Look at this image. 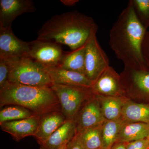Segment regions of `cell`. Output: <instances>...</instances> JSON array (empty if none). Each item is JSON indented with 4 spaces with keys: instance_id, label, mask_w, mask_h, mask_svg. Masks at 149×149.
Masks as SVG:
<instances>
[{
    "instance_id": "1",
    "label": "cell",
    "mask_w": 149,
    "mask_h": 149,
    "mask_svg": "<svg viewBox=\"0 0 149 149\" xmlns=\"http://www.w3.org/2000/svg\"><path fill=\"white\" fill-rule=\"evenodd\" d=\"M147 29L136 16L131 1L113 25L109 44L116 57L125 67L134 69L147 67L142 53V45Z\"/></svg>"
},
{
    "instance_id": "2",
    "label": "cell",
    "mask_w": 149,
    "mask_h": 149,
    "mask_svg": "<svg viewBox=\"0 0 149 149\" xmlns=\"http://www.w3.org/2000/svg\"><path fill=\"white\" fill-rule=\"evenodd\" d=\"M98 26L93 17L76 10L56 15L38 31L37 39L69 47L74 50L84 45Z\"/></svg>"
},
{
    "instance_id": "3",
    "label": "cell",
    "mask_w": 149,
    "mask_h": 149,
    "mask_svg": "<svg viewBox=\"0 0 149 149\" xmlns=\"http://www.w3.org/2000/svg\"><path fill=\"white\" fill-rule=\"evenodd\" d=\"M16 105L35 115L61 111L57 97L51 87L32 86L9 83L0 90V107Z\"/></svg>"
},
{
    "instance_id": "4",
    "label": "cell",
    "mask_w": 149,
    "mask_h": 149,
    "mask_svg": "<svg viewBox=\"0 0 149 149\" xmlns=\"http://www.w3.org/2000/svg\"><path fill=\"white\" fill-rule=\"evenodd\" d=\"M9 83L32 86L53 85L45 67L28 56L8 58Z\"/></svg>"
},
{
    "instance_id": "5",
    "label": "cell",
    "mask_w": 149,
    "mask_h": 149,
    "mask_svg": "<svg viewBox=\"0 0 149 149\" xmlns=\"http://www.w3.org/2000/svg\"><path fill=\"white\" fill-rule=\"evenodd\" d=\"M67 119L74 120L81 107L93 94L92 88L54 85L51 86Z\"/></svg>"
},
{
    "instance_id": "6",
    "label": "cell",
    "mask_w": 149,
    "mask_h": 149,
    "mask_svg": "<svg viewBox=\"0 0 149 149\" xmlns=\"http://www.w3.org/2000/svg\"><path fill=\"white\" fill-rule=\"evenodd\" d=\"M125 97L134 101L149 104V68L124 66L120 74Z\"/></svg>"
},
{
    "instance_id": "7",
    "label": "cell",
    "mask_w": 149,
    "mask_h": 149,
    "mask_svg": "<svg viewBox=\"0 0 149 149\" xmlns=\"http://www.w3.org/2000/svg\"><path fill=\"white\" fill-rule=\"evenodd\" d=\"M96 33L92 34L85 44V76L93 84L110 66L109 59L100 45Z\"/></svg>"
},
{
    "instance_id": "8",
    "label": "cell",
    "mask_w": 149,
    "mask_h": 149,
    "mask_svg": "<svg viewBox=\"0 0 149 149\" xmlns=\"http://www.w3.org/2000/svg\"><path fill=\"white\" fill-rule=\"evenodd\" d=\"M29 46L28 56L45 67L58 66L64 54L60 45L53 42L37 39Z\"/></svg>"
},
{
    "instance_id": "9",
    "label": "cell",
    "mask_w": 149,
    "mask_h": 149,
    "mask_svg": "<svg viewBox=\"0 0 149 149\" xmlns=\"http://www.w3.org/2000/svg\"><path fill=\"white\" fill-rule=\"evenodd\" d=\"M73 120L76 126V134L87 128L101 125L106 120L95 94L93 93L83 104Z\"/></svg>"
},
{
    "instance_id": "10",
    "label": "cell",
    "mask_w": 149,
    "mask_h": 149,
    "mask_svg": "<svg viewBox=\"0 0 149 149\" xmlns=\"http://www.w3.org/2000/svg\"><path fill=\"white\" fill-rule=\"evenodd\" d=\"M93 93L105 97H125L120 74L109 66L93 83Z\"/></svg>"
},
{
    "instance_id": "11",
    "label": "cell",
    "mask_w": 149,
    "mask_h": 149,
    "mask_svg": "<svg viewBox=\"0 0 149 149\" xmlns=\"http://www.w3.org/2000/svg\"><path fill=\"white\" fill-rule=\"evenodd\" d=\"M37 10L32 0H0V29L11 27L17 17Z\"/></svg>"
},
{
    "instance_id": "12",
    "label": "cell",
    "mask_w": 149,
    "mask_h": 149,
    "mask_svg": "<svg viewBox=\"0 0 149 149\" xmlns=\"http://www.w3.org/2000/svg\"><path fill=\"white\" fill-rule=\"evenodd\" d=\"M29 50V42L19 39L12 27L0 29V58L28 56Z\"/></svg>"
},
{
    "instance_id": "13",
    "label": "cell",
    "mask_w": 149,
    "mask_h": 149,
    "mask_svg": "<svg viewBox=\"0 0 149 149\" xmlns=\"http://www.w3.org/2000/svg\"><path fill=\"white\" fill-rule=\"evenodd\" d=\"M53 85L92 88L93 83L85 75L58 66L45 67Z\"/></svg>"
},
{
    "instance_id": "14",
    "label": "cell",
    "mask_w": 149,
    "mask_h": 149,
    "mask_svg": "<svg viewBox=\"0 0 149 149\" xmlns=\"http://www.w3.org/2000/svg\"><path fill=\"white\" fill-rule=\"evenodd\" d=\"M40 116L34 115L26 119L3 123L0 124L1 130L10 134L17 141L28 136H34L39 125Z\"/></svg>"
},
{
    "instance_id": "15",
    "label": "cell",
    "mask_w": 149,
    "mask_h": 149,
    "mask_svg": "<svg viewBox=\"0 0 149 149\" xmlns=\"http://www.w3.org/2000/svg\"><path fill=\"white\" fill-rule=\"evenodd\" d=\"M61 111H55L40 116L39 125L34 137L41 145L66 122Z\"/></svg>"
},
{
    "instance_id": "16",
    "label": "cell",
    "mask_w": 149,
    "mask_h": 149,
    "mask_svg": "<svg viewBox=\"0 0 149 149\" xmlns=\"http://www.w3.org/2000/svg\"><path fill=\"white\" fill-rule=\"evenodd\" d=\"M76 126L73 120H67L45 142L40 149H59L68 144L76 135Z\"/></svg>"
},
{
    "instance_id": "17",
    "label": "cell",
    "mask_w": 149,
    "mask_h": 149,
    "mask_svg": "<svg viewBox=\"0 0 149 149\" xmlns=\"http://www.w3.org/2000/svg\"><path fill=\"white\" fill-rule=\"evenodd\" d=\"M121 118L126 122L149 124V104L137 102L127 98L123 107Z\"/></svg>"
},
{
    "instance_id": "18",
    "label": "cell",
    "mask_w": 149,
    "mask_h": 149,
    "mask_svg": "<svg viewBox=\"0 0 149 149\" xmlns=\"http://www.w3.org/2000/svg\"><path fill=\"white\" fill-rule=\"evenodd\" d=\"M149 135V124L143 123H124L116 143H128L146 139Z\"/></svg>"
},
{
    "instance_id": "19",
    "label": "cell",
    "mask_w": 149,
    "mask_h": 149,
    "mask_svg": "<svg viewBox=\"0 0 149 149\" xmlns=\"http://www.w3.org/2000/svg\"><path fill=\"white\" fill-rule=\"evenodd\" d=\"M96 95L100 102L102 112L106 120H116L121 118L123 107L127 98L126 97Z\"/></svg>"
},
{
    "instance_id": "20",
    "label": "cell",
    "mask_w": 149,
    "mask_h": 149,
    "mask_svg": "<svg viewBox=\"0 0 149 149\" xmlns=\"http://www.w3.org/2000/svg\"><path fill=\"white\" fill-rule=\"evenodd\" d=\"M85 45L72 52L64 54L58 66L85 75Z\"/></svg>"
},
{
    "instance_id": "21",
    "label": "cell",
    "mask_w": 149,
    "mask_h": 149,
    "mask_svg": "<svg viewBox=\"0 0 149 149\" xmlns=\"http://www.w3.org/2000/svg\"><path fill=\"white\" fill-rule=\"evenodd\" d=\"M103 123L76 133L75 136L84 149H96L102 147Z\"/></svg>"
},
{
    "instance_id": "22",
    "label": "cell",
    "mask_w": 149,
    "mask_h": 149,
    "mask_svg": "<svg viewBox=\"0 0 149 149\" xmlns=\"http://www.w3.org/2000/svg\"><path fill=\"white\" fill-rule=\"evenodd\" d=\"M125 121L122 118L106 120L102 128V147L110 149L115 143L122 125Z\"/></svg>"
},
{
    "instance_id": "23",
    "label": "cell",
    "mask_w": 149,
    "mask_h": 149,
    "mask_svg": "<svg viewBox=\"0 0 149 149\" xmlns=\"http://www.w3.org/2000/svg\"><path fill=\"white\" fill-rule=\"evenodd\" d=\"M0 124L7 121L26 119L35 115L24 107L10 105L1 108Z\"/></svg>"
},
{
    "instance_id": "24",
    "label": "cell",
    "mask_w": 149,
    "mask_h": 149,
    "mask_svg": "<svg viewBox=\"0 0 149 149\" xmlns=\"http://www.w3.org/2000/svg\"><path fill=\"white\" fill-rule=\"evenodd\" d=\"M136 16L146 29L149 27V0H131Z\"/></svg>"
},
{
    "instance_id": "25",
    "label": "cell",
    "mask_w": 149,
    "mask_h": 149,
    "mask_svg": "<svg viewBox=\"0 0 149 149\" xmlns=\"http://www.w3.org/2000/svg\"><path fill=\"white\" fill-rule=\"evenodd\" d=\"M10 61L8 58H0V90L9 83Z\"/></svg>"
},
{
    "instance_id": "26",
    "label": "cell",
    "mask_w": 149,
    "mask_h": 149,
    "mask_svg": "<svg viewBox=\"0 0 149 149\" xmlns=\"http://www.w3.org/2000/svg\"><path fill=\"white\" fill-rule=\"evenodd\" d=\"M125 143L126 149H149V141L148 138Z\"/></svg>"
},
{
    "instance_id": "27",
    "label": "cell",
    "mask_w": 149,
    "mask_h": 149,
    "mask_svg": "<svg viewBox=\"0 0 149 149\" xmlns=\"http://www.w3.org/2000/svg\"><path fill=\"white\" fill-rule=\"evenodd\" d=\"M142 53L147 66L149 68V31H147L142 45Z\"/></svg>"
},
{
    "instance_id": "28",
    "label": "cell",
    "mask_w": 149,
    "mask_h": 149,
    "mask_svg": "<svg viewBox=\"0 0 149 149\" xmlns=\"http://www.w3.org/2000/svg\"><path fill=\"white\" fill-rule=\"evenodd\" d=\"M65 149H85L80 143L76 136L67 145Z\"/></svg>"
},
{
    "instance_id": "29",
    "label": "cell",
    "mask_w": 149,
    "mask_h": 149,
    "mask_svg": "<svg viewBox=\"0 0 149 149\" xmlns=\"http://www.w3.org/2000/svg\"><path fill=\"white\" fill-rule=\"evenodd\" d=\"M110 149H126L125 143H115Z\"/></svg>"
},
{
    "instance_id": "30",
    "label": "cell",
    "mask_w": 149,
    "mask_h": 149,
    "mask_svg": "<svg viewBox=\"0 0 149 149\" xmlns=\"http://www.w3.org/2000/svg\"><path fill=\"white\" fill-rule=\"evenodd\" d=\"M61 2L63 3L65 5L71 6H74L76 3L79 2V1H77V0H65V1L62 0Z\"/></svg>"
},
{
    "instance_id": "31",
    "label": "cell",
    "mask_w": 149,
    "mask_h": 149,
    "mask_svg": "<svg viewBox=\"0 0 149 149\" xmlns=\"http://www.w3.org/2000/svg\"><path fill=\"white\" fill-rule=\"evenodd\" d=\"M68 144H65V145L63 146H62L61 147V148H60L59 149H65L66 148V147L67 146V145Z\"/></svg>"
},
{
    "instance_id": "32",
    "label": "cell",
    "mask_w": 149,
    "mask_h": 149,
    "mask_svg": "<svg viewBox=\"0 0 149 149\" xmlns=\"http://www.w3.org/2000/svg\"><path fill=\"white\" fill-rule=\"evenodd\" d=\"M96 149H108L105 148H103V147H101V148H99Z\"/></svg>"
},
{
    "instance_id": "33",
    "label": "cell",
    "mask_w": 149,
    "mask_h": 149,
    "mask_svg": "<svg viewBox=\"0 0 149 149\" xmlns=\"http://www.w3.org/2000/svg\"><path fill=\"white\" fill-rule=\"evenodd\" d=\"M148 139L149 141V135L148 136Z\"/></svg>"
}]
</instances>
